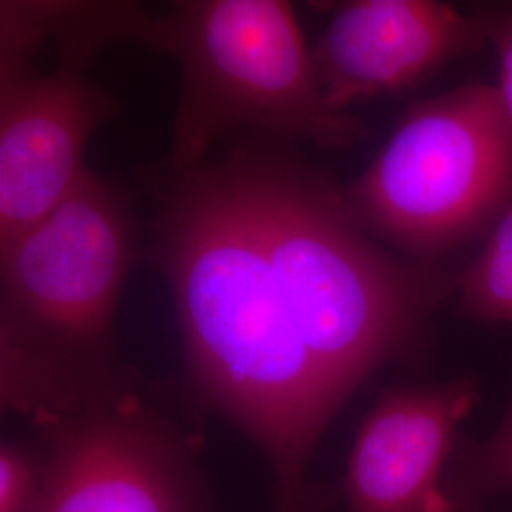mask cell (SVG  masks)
I'll return each instance as SVG.
<instances>
[{"instance_id":"2","label":"cell","mask_w":512,"mask_h":512,"mask_svg":"<svg viewBox=\"0 0 512 512\" xmlns=\"http://www.w3.org/2000/svg\"><path fill=\"white\" fill-rule=\"evenodd\" d=\"M283 145L256 139L230 152L294 329L344 406L376 370L418 349L442 279L376 247L340 188Z\"/></svg>"},{"instance_id":"14","label":"cell","mask_w":512,"mask_h":512,"mask_svg":"<svg viewBox=\"0 0 512 512\" xmlns=\"http://www.w3.org/2000/svg\"><path fill=\"white\" fill-rule=\"evenodd\" d=\"M499 57V97L512 122V4L480 6L471 12Z\"/></svg>"},{"instance_id":"1","label":"cell","mask_w":512,"mask_h":512,"mask_svg":"<svg viewBox=\"0 0 512 512\" xmlns=\"http://www.w3.org/2000/svg\"><path fill=\"white\" fill-rule=\"evenodd\" d=\"M152 260L175 302L190 384L266 456L279 511L315 490L311 454L342 404L294 329L228 152L175 175Z\"/></svg>"},{"instance_id":"6","label":"cell","mask_w":512,"mask_h":512,"mask_svg":"<svg viewBox=\"0 0 512 512\" xmlns=\"http://www.w3.org/2000/svg\"><path fill=\"white\" fill-rule=\"evenodd\" d=\"M37 512H205L194 439L139 389L40 425Z\"/></svg>"},{"instance_id":"11","label":"cell","mask_w":512,"mask_h":512,"mask_svg":"<svg viewBox=\"0 0 512 512\" xmlns=\"http://www.w3.org/2000/svg\"><path fill=\"white\" fill-rule=\"evenodd\" d=\"M458 293L459 311L467 317L512 325V202L459 277Z\"/></svg>"},{"instance_id":"8","label":"cell","mask_w":512,"mask_h":512,"mask_svg":"<svg viewBox=\"0 0 512 512\" xmlns=\"http://www.w3.org/2000/svg\"><path fill=\"white\" fill-rule=\"evenodd\" d=\"M475 380L387 389L361 421L344 475L348 512H463L448 488Z\"/></svg>"},{"instance_id":"4","label":"cell","mask_w":512,"mask_h":512,"mask_svg":"<svg viewBox=\"0 0 512 512\" xmlns=\"http://www.w3.org/2000/svg\"><path fill=\"white\" fill-rule=\"evenodd\" d=\"M181 95L162 167L205 162L220 137L253 129L281 143L346 148L366 135L321 92L293 6L281 0H184L164 16V48Z\"/></svg>"},{"instance_id":"15","label":"cell","mask_w":512,"mask_h":512,"mask_svg":"<svg viewBox=\"0 0 512 512\" xmlns=\"http://www.w3.org/2000/svg\"><path fill=\"white\" fill-rule=\"evenodd\" d=\"M327 499H329V495L325 494V492H321V490H315V492H313L308 499H304L298 507H293V509H289V511L277 512H323V509L327 507Z\"/></svg>"},{"instance_id":"3","label":"cell","mask_w":512,"mask_h":512,"mask_svg":"<svg viewBox=\"0 0 512 512\" xmlns=\"http://www.w3.org/2000/svg\"><path fill=\"white\" fill-rule=\"evenodd\" d=\"M135 256L129 192L93 171L52 215L0 251L4 410L44 425L139 389L114 342Z\"/></svg>"},{"instance_id":"7","label":"cell","mask_w":512,"mask_h":512,"mask_svg":"<svg viewBox=\"0 0 512 512\" xmlns=\"http://www.w3.org/2000/svg\"><path fill=\"white\" fill-rule=\"evenodd\" d=\"M116 112V99L82 71L0 78V251L73 194L90 171V139Z\"/></svg>"},{"instance_id":"12","label":"cell","mask_w":512,"mask_h":512,"mask_svg":"<svg viewBox=\"0 0 512 512\" xmlns=\"http://www.w3.org/2000/svg\"><path fill=\"white\" fill-rule=\"evenodd\" d=\"M448 488L461 511L480 512L482 499L512 494V399L488 440H459L448 469Z\"/></svg>"},{"instance_id":"5","label":"cell","mask_w":512,"mask_h":512,"mask_svg":"<svg viewBox=\"0 0 512 512\" xmlns=\"http://www.w3.org/2000/svg\"><path fill=\"white\" fill-rule=\"evenodd\" d=\"M340 198L365 234L410 255L486 236L512 202V122L497 88L467 84L414 105Z\"/></svg>"},{"instance_id":"10","label":"cell","mask_w":512,"mask_h":512,"mask_svg":"<svg viewBox=\"0 0 512 512\" xmlns=\"http://www.w3.org/2000/svg\"><path fill=\"white\" fill-rule=\"evenodd\" d=\"M135 42L162 54L164 16L128 0H2L0 78L35 71L54 50L57 69L82 71L105 48Z\"/></svg>"},{"instance_id":"13","label":"cell","mask_w":512,"mask_h":512,"mask_svg":"<svg viewBox=\"0 0 512 512\" xmlns=\"http://www.w3.org/2000/svg\"><path fill=\"white\" fill-rule=\"evenodd\" d=\"M46 480L42 442L4 440L0 446V512H37Z\"/></svg>"},{"instance_id":"9","label":"cell","mask_w":512,"mask_h":512,"mask_svg":"<svg viewBox=\"0 0 512 512\" xmlns=\"http://www.w3.org/2000/svg\"><path fill=\"white\" fill-rule=\"evenodd\" d=\"M488 42L473 14L433 0H355L340 4L311 46L317 84L330 107L403 92L448 61Z\"/></svg>"}]
</instances>
